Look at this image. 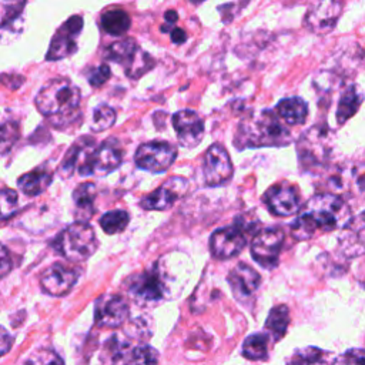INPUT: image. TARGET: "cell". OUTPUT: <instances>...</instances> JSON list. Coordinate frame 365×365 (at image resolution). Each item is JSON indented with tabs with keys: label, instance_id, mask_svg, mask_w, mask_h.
Returning a JSON list of instances; mask_svg holds the SVG:
<instances>
[{
	"label": "cell",
	"instance_id": "2e32d148",
	"mask_svg": "<svg viewBox=\"0 0 365 365\" xmlns=\"http://www.w3.org/2000/svg\"><path fill=\"white\" fill-rule=\"evenodd\" d=\"M171 121L180 145L194 148L201 143L204 135V121L195 111L180 110L173 115Z\"/></svg>",
	"mask_w": 365,
	"mask_h": 365
},
{
	"label": "cell",
	"instance_id": "ab89813d",
	"mask_svg": "<svg viewBox=\"0 0 365 365\" xmlns=\"http://www.w3.org/2000/svg\"><path fill=\"white\" fill-rule=\"evenodd\" d=\"M11 265H13V262H11L10 252H9V250L0 242V279H1L3 277H6V275L10 272Z\"/></svg>",
	"mask_w": 365,
	"mask_h": 365
},
{
	"label": "cell",
	"instance_id": "f35d334b",
	"mask_svg": "<svg viewBox=\"0 0 365 365\" xmlns=\"http://www.w3.org/2000/svg\"><path fill=\"white\" fill-rule=\"evenodd\" d=\"M336 362L342 364H365V351L364 349H349Z\"/></svg>",
	"mask_w": 365,
	"mask_h": 365
},
{
	"label": "cell",
	"instance_id": "3957f363",
	"mask_svg": "<svg viewBox=\"0 0 365 365\" xmlns=\"http://www.w3.org/2000/svg\"><path fill=\"white\" fill-rule=\"evenodd\" d=\"M164 259L155 261L148 269L134 274L128 278L127 291L131 298L140 305L157 304L171 295L180 292L177 289L175 271L171 262H163Z\"/></svg>",
	"mask_w": 365,
	"mask_h": 365
},
{
	"label": "cell",
	"instance_id": "8d00e7d4",
	"mask_svg": "<svg viewBox=\"0 0 365 365\" xmlns=\"http://www.w3.org/2000/svg\"><path fill=\"white\" fill-rule=\"evenodd\" d=\"M324 351L315 348V346H305L302 349L295 351L292 359L289 362L294 364H317L322 361L324 356Z\"/></svg>",
	"mask_w": 365,
	"mask_h": 365
},
{
	"label": "cell",
	"instance_id": "d6a6232c",
	"mask_svg": "<svg viewBox=\"0 0 365 365\" xmlns=\"http://www.w3.org/2000/svg\"><path fill=\"white\" fill-rule=\"evenodd\" d=\"M117 114L114 111V108H111L107 104H101L97 108H94L93 111V117H91V130L101 133L106 131L107 128L113 127V124L115 123Z\"/></svg>",
	"mask_w": 365,
	"mask_h": 365
},
{
	"label": "cell",
	"instance_id": "f546056e",
	"mask_svg": "<svg viewBox=\"0 0 365 365\" xmlns=\"http://www.w3.org/2000/svg\"><path fill=\"white\" fill-rule=\"evenodd\" d=\"M137 48H138V44L135 43V40L131 37H127L110 44L106 48L104 56L107 60L114 63H121L124 66L130 60V57L135 53Z\"/></svg>",
	"mask_w": 365,
	"mask_h": 365
},
{
	"label": "cell",
	"instance_id": "7402d4cb",
	"mask_svg": "<svg viewBox=\"0 0 365 365\" xmlns=\"http://www.w3.org/2000/svg\"><path fill=\"white\" fill-rule=\"evenodd\" d=\"M26 0H4V16L0 24V43L10 41L23 30V10Z\"/></svg>",
	"mask_w": 365,
	"mask_h": 365
},
{
	"label": "cell",
	"instance_id": "5bb4252c",
	"mask_svg": "<svg viewBox=\"0 0 365 365\" xmlns=\"http://www.w3.org/2000/svg\"><path fill=\"white\" fill-rule=\"evenodd\" d=\"M188 181L184 177H170L163 185H160L157 190L145 195L140 205L144 210H155V211H164L174 205V202L187 191Z\"/></svg>",
	"mask_w": 365,
	"mask_h": 365
},
{
	"label": "cell",
	"instance_id": "f1b7e54d",
	"mask_svg": "<svg viewBox=\"0 0 365 365\" xmlns=\"http://www.w3.org/2000/svg\"><path fill=\"white\" fill-rule=\"evenodd\" d=\"M155 64V60L140 47L135 50V53L130 57V60L123 66L127 77L135 80L144 76L147 71H150Z\"/></svg>",
	"mask_w": 365,
	"mask_h": 365
},
{
	"label": "cell",
	"instance_id": "e0dca14e",
	"mask_svg": "<svg viewBox=\"0 0 365 365\" xmlns=\"http://www.w3.org/2000/svg\"><path fill=\"white\" fill-rule=\"evenodd\" d=\"M338 248L348 258L365 254V211L349 218L344 225L338 238Z\"/></svg>",
	"mask_w": 365,
	"mask_h": 365
},
{
	"label": "cell",
	"instance_id": "4dcf8cb0",
	"mask_svg": "<svg viewBox=\"0 0 365 365\" xmlns=\"http://www.w3.org/2000/svg\"><path fill=\"white\" fill-rule=\"evenodd\" d=\"M242 356L251 361H261L267 358L268 352V335L267 334H252L245 338L242 344Z\"/></svg>",
	"mask_w": 365,
	"mask_h": 365
},
{
	"label": "cell",
	"instance_id": "9a60e30c",
	"mask_svg": "<svg viewBox=\"0 0 365 365\" xmlns=\"http://www.w3.org/2000/svg\"><path fill=\"white\" fill-rule=\"evenodd\" d=\"M342 13L341 0H318L305 16V26L315 34L329 33Z\"/></svg>",
	"mask_w": 365,
	"mask_h": 365
},
{
	"label": "cell",
	"instance_id": "ba28073f",
	"mask_svg": "<svg viewBox=\"0 0 365 365\" xmlns=\"http://www.w3.org/2000/svg\"><path fill=\"white\" fill-rule=\"evenodd\" d=\"M83 24L84 21L81 16L76 14L68 17L54 33L46 54V60L57 61L74 54L77 51V38L83 30Z\"/></svg>",
	"mask_w": 365,
	"mask_h": 365
},
{
	"label": "cell",
	"instance_id": "5b68a950",
	"mask_svg": "<svg viewBox=\"0 0 365 365\" xmlns=\"http://www.w3.org/2000/svg\"><path fill=\"white\" fill-rule=\"evenodd\" d=\"M53 247L67 261L81 262L97 251L98 241L93 227L87 221H77L57 234Z\"/></svg>",
	"mask_w": 365,
	"mask_h": 365
},
{
	"label": "cell",
	"instance_id": "74e56055",
	"mask_svg": "<svg viewBox=\"0 0 365 365\" xmlns=\"http://www.w3.org/2000/svg\"><path fill=\"white\" fill-rule=\"evenodd\" d=\"M111 76V70L107 64H100L98 67H94L91 68L88 73H87V78H88V83L93 86V87H101Z\"/></svg>",
	"mask_w": 365,
	"mask_h": 365
},
{
	"label": "cell",
	"instance_id": "277c9868",
	"mask_svg": "<svg viewBox=\"0 0 365 365\" xmlns=\"http://www.w3.org/2000/svg\"><path fill=\"white\" fill-rule=\"evenodd\" d=\"M80 100L77 86L66 78H56L41 87L36 96V107L50 121L64 127L78 114Z\"/></svg>",
	"mask_w": 365,
	"mask_h": 365
},
{
	"label": "cell",
	"instance_id": "7bdbcfd3",
	"mask_svg": "<svg viewBox=\"0 0 365 365\" xmlns=\"http://www.w3.org/2000/svg\"><path fill=\"white\" fill-rule=\"evenodd\" d=\"M170 37L174 44H182L187 40V33L180 27H173L170 30Z\"/></svg>",
	"mask_w": 365,
	"mask_h": 365
},
{
	"label": "cell",
	"instance_id": "9c48e42d",
	"mask_svg": "<svg viewBox=\"0 0 365 365\" xmlns=\"http://www.w3.org/2000/svg\"><path fill=\"white\" fill-rule=\"evenodd\" d=\"M177 157V150L167 141H148L141 144L135 154V164L151 173H163L168 170Z\"/></svg>",
	"mask_w": 365,
	"mask_h": 365
},
{
	"label": "cell",
	"instance_id": "1f68e13d",
	"mask_svg": "<svg viewBox=\"0 0 365 365\" xmlns=\"http://www.w3.org/2000/svg\"><path fill=\"white\" fill-rule=\"evenodd\" d=\"M130 222V215L124 210H113L100 218V227L106 234L121 232Z\"/></svg>",
	"mask_w": 365,
	"mask_h": 365
},
{
	"label": "cell",
	"instance_id": "603a6c76",
	"mask_svg": "<svg viewBox=\"0 0 365 365\" xmlns=\"http://www.w3.org/2000/svg\"><path fill=\"white\" fill-rule=\"evenodd\" d=\"M97 197V188L94 182L87 181L77 185L73 191L74 215L77 221H88L94 214V201Z\"/></svg>",
	"mask_w": 365,
	"mask_h": 365
},
{
	"label": "cell",
	"instance_id": "4316f807",
	"mask_svg": "<svg viewBox=\"0 0 365 365\" xmlns=\"http://www.w3.org/2000/svg\"><path fill=\"white\" fill-rule=\"evenodd\" d=\"M100 24L110 36H123L131 26V19L123 9H111L101 14Z\"/></svg>",
	"mask_w": 365,
	"mask_h": 365
},
{
	"label": "cell",
	"instance_id": "d590c367",
	"mask_svg": "<svg viewBox=\"0 0 365 365\" xmlns=\"http://www.w3.org/2000/svg\"><path fill=\"white\" fill-rule=\"evenodd\" d=\"M158 361V354L154 348L148 345H140L131 349L128 364H155Z\"/></svg>",
	"mask_w": 365,
	"mask_h": 365
},
{
	"label": "cell",
	"instance_id": "6da1fadb",
	"mask_svg": "<svg viewBox=\"0 0 365 365\" xmlns=\"http://www.w3.org/2000/svg\"><path fill=\"white\" fill-rule=\"evenodd\" d=\"M348 220L349 208L341 197L328 192L315 194L291 224V235L298 241H305L318 232L342 228Z\"/></svg>",
	"mask_w": 365,
	"mask_h": 365
},
{
	"label": "cell",
	"instance_id": "7c38bea8",
	"mask_svg": "<svg viewBox=\"0 0 365 365\" xmlns=\"http://www.w3.org/2000/svg\"><path fill=\"white\" fill-rule=\"evenodd\" d=\"M128 317V302L120 295H103L96 301L94 322L100 328H120Z\"/></svg>",
	"mask_w": 365,
	"mask_h": 365
},
{
	"label": "cell",
	"instance_id": "30bf717a",
	"mask_svg": "<svg viewBox=\"0 0 365 365\" xmlns=\"http://www.w3.org/2000/svg\"><path fill=\"white\" fill-rule=\"evenodd\" d=\"M123 161V151L115 138L104 140L91 151L80 175H106L114 171Z\"/></svg>",
	"mask_w": 365,
	"mask_h": 365
},
{
	"label": "cell",
	"instance_id": "836d02e7",
	"mask_svg": "<svg viewBox=\"0 0 365 365\" xmlns=\"http://www.w3.org/2000/svg\"><path fill=\"white\" fill-rule=\"evenodd\" d=\"M20 137L19 124L14 121L0 123V155L7 154Z\"/></svg>",
	"mask_w": 365,
	"mask_h": 365
},
{
	"label": "cell",
	"instance_id": "e575fe53",
	"mask_svg": "<svg viewBox=\"0 0 365 365\" xmlns=\"http://www.w3.org/2000/svg\"><path fill=\"white\" fill-rule=\"evenodd\" d=\"M19 207V195L11 188L0 190V221L10 218Z\"/></svg>",
	"mask_w": 365,
	"mask_h": 365
},
{
	"label": "cell",
	"instance_id": "52a82bcc",
	"mask_svg": "<svg viewBox=\"0 0 365 365\" xmlns=\"http://www.w3.org/2000/svg\"><path fill=\"white\" fill-rule=\"evenodd\" d=\"M284 245V231L278 227H271L258 231L251 241V257L264 268H274Z\"/></svg>",
	"mask_w": 365,
	"mask_h": 365
},
{
	"label": "cell",
	"instance_id": "b9f144b4",
	"mask_svg": "<svg viewBox=\"0 0 365 365\" xmlns=\"http://www.w3.org/2000/svg\"><path fill=\"white\" fill-rule=\"evenodd\" d=\"M164 20H165V26H161V31H170L173 27H174V24L177 23V20H178V14H177V11H174V10H168V11H165V14H164Z\"/></svg>",
	"mask_w": 365,
	"mask_h": 365
},
{
	"label": "cell",
	"instance_id": "60d3db41",
	"mask_svg": "<svg viewBox=\"0 0 365 365\" xmlns=\"http://www.w3.org/2000/svg\"><path fill=\"white\" fill-rule=\"evenodd\" d=\"M13 346V336L9 334L6 328L0 325V356L6 355Z\"/></svg>",
	"mask_w": 365,
	"mask_h": 365
},
{
	"label": "cell",
	"instance_id": "8992f818",
	"mask_svg": "<svg viewBox=\"0 0 365 365\" xmlns=\"http://www.w3.org/2000/svg\"><path fill=\"white\" fill-rule=\"evenodd\" d=\"M255 232L252 222L237 218L234 225L220 228L210 238V251L217 259H231L237 257L247 244L248 234Z\"/></svg>",
	"mask_w": 365,
	"mask_h": 365
},
{
	"label": "cell",
	"instance_id": "d6986e66",
	"mask_svg": "<svg viewBox=\"0 0 365 365\" xmlns=\"http://www.w3.org/2000/svg\"><path fill=\"white\" fill-rule=\"evenodd\" d=\"M325 138V131L318 124L302 135L299 141V160L307 163V168L319 167L327 157L329 148Z\"/></svg>",
	"mask_w": 365,
	"mask_h": 365
},
{
	"label": "cell",
	"instance_id": "83f0119b",
	"mask_svg": "<svg viewBox=\"0 0 365 365\" xmlns=\"http://www.w3.org/2000/svg\"><path fill=\"white\" fill-rule=\"evenodd\" d=\"M289 325V311L287 305H277L274 307L265 321V329L268 335L274 339V342H278L288 329Z\"/></svg>",
	"mask_w": 365,
	"mask_h": 365
},
{
	"label": "cell",
	"instance_id": "44dd1931",
	"mask_svg": "<svg viewBox=\"0 0 365 365\" xmlns=\"http://www.w3.org/2000/svg\"><path fill=\"white\" fill-rule=\"evenodd\" d=\"M96 145V141L88 135H83L77 141H74L71 147L67 150L63 161L60 163V175L63 178H68L74 173V170H77L80 174Z\"/></svg>",
	"mask_w": 365,
	"mask_h": 365
},
{
	"label": "cell",
	"instance_id": "4fadbf2b",
	"mask_svg": "<svg viewBox=\"0 0 365 365\" xmlns=\"http://www.w3.org/2000/svg\"><path fill=\"white\" fill-rule=\"evenodd\" d=\"M264 201L268 210L278 217H289L301 210L299 194L291 182H278L265 191Z\"/></svg>",
	"mask_w": 365,
	"mask_h": 365
},
{
	"label": "cell",
	"instance_id": "8fae6325",
	"mask_svg": "<svg viewBox=\"0 0 365 365\" xmlns=\"http://www.w3.org/2000/svg\"><path fill=\"white\" fill-rule=\"evenodd\" d=\"M232 163L224 145L218 143L210 145L204 154L202 161V174L205 184L210 187L222 185L232 177Z\"/></svg>",
	"mask_w": 365,
	"mask_h": 365
},
{
	"label": "cell",
	"instance_id": "d4e9b609",
	"mask_svg": "<svg viewBox=\"0 0 365 365\" xmlns=\"http://www.w3.org/2000/svg\"><path fill=\"white\" fill-rule=\"evenodd\" d=\"M277 114L289 125H301L307 121L308 107L307 103L299 97L282 98L277 104Z\"/></svg>",
	"mask_w": 365,
	"mask_h": 365
},
{
	"label": "cell",
	"instance_id": "7a4b0ae2",
	"mask_svg": "<svg viewBox=\"0 0 365 365\" xmlns=\"http://www.w3.org/2000/svg\"><path fill=\"white\" fill-rule=\"evenodd\" d=\"M291 141L289 130L281 123V117L271 110H264L244 118L237 130L234 144L242 148L277 147Z\"/></svg>",
	"mask_w": 365,
	"mask_h": 365
},
{
	"label": "cell",
	"instance_id": "ac0fdd59",
	"mask_svg": "<svg viewBox=\"0 0 365 365\" xmlns=\"http://www.w3.org/2000/svg\"><path fill=\"white\" fill-rule=\"evenodd\" d=\"M78 274L76 269L60 262L46 268L40 277L41 289L51 297H63L76 285Z\"/></svg>",
	"mask_w": 365,
	"mask_h": 365
},
{
	"label": "cell",
	"instance_id": "cb8c5ba5",
	"mask_svg": "<svg viewBox=\"0 0 365 365\" xmlns=\"http://www.w3.org/2000/svg\"><path fill=\"white\" fill-rule=\"evenodd\" d=\"M51 181H53V171L40 167L20 175L17 180V185L23 194L29 197H36L44 192L51 184Z\"/></svg>",
	"mask_w": 365,
	"mask_h": 365
},
{
	"label": "cell",
	"instance_id": "484cf974",
	"mask_svg": "<svg viewBox=\"0 0 365 365\" xmlns=\"http://www.w3.org/2000/svg\"><path fill=\"white\" fill-rule=\"evenodd\" d=\"M362 100H364V96L361 94L358 87L355 84L348 86L342 91V96H341L339 103H338V108H336V121H338V124L346 123L358 111V108L362 104Z\"/></svg>",
	"mask_w": 365,
	"mask_h": 365
},
{
	"label": "cell",
	"instance_id": "ffe728a7",
	"mask_svg": "<svg viewBox=\"0 0 365 365\" xmlns=\"http://www.w3.org/2000/svg\"><path fill=\"white\" fill-rule=\"evenodd\" d=\"M228 284L238 301L251 298L261 284L259 274L245 262L237 264L228 274Z\"/></svg>",
	"mask_w": 365,
	"mask_h": 365
}]
</instances>
